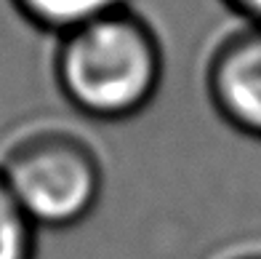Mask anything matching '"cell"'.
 Wrapping results in <instances>:
<instances>
[{
    "label": "cell",
    "instance_id": "obj_1",
    "mask_svg": "<svg viewBox=\"0 0 261 259\" xmlns=\"http://www.w3.org/2000/svg\"><path fill=\"white\" fill-rule=\"evenodd\" d=\"M51 75L72 112L96 123H123L160 93L163 40L144 14L123 6L56 35Z\"/></svg>",
    "mask_w": 261,
    "mask_h": 259
},
{
    "label": "cell",
    "instance_id": "obj_2",
    "mask_svg": "<svg viewBox=\"0 0 261 259\" xmlns=\"http://www.w3.org/2000/svg\"><path fill=\"white\" fill-rule=\"evenodd\" d=\"M0 176L38 230L83 225L107 184L93 142L59 123H38L11 136L0 150Z\"/></svg>",
    "mask_w": 261,
    "mask_h": 259
},
{
    "label": "cell",
    "instance_id": "obj_3",
    "mask_svg": "<svg viewBox=\"0 0 261 259\" xmlns=\"http://www.w3.org/2000/svg\"><path fill=\"white\" fill-rule=\"evenodd\" d=\"M203 88L224 126L261 142V25L237 21L213 43Z\"/></svg>",
    "mask_w": 261,
    "mask_h": 259
},
{
    "label": "cell",
    "instance_id": "obj_4",
    "mask_svg": "<svg viewBox=\"0 0 261 259\" xmlns=\"http://www.w3.org/2000/svg\"><path fill=\"white\" fill-rule=\"evenodd\" d=\"M8 3L30 27L56 38L101 14L128 6V0H8Z\"/></svg>",
    "mask_w": 261,
    "mask_h": 259
},
{
    "label": "cell",
    "instance_id": "obj_5",
    "mask_svg": "<svg viewBox=\"0 0 261 259\" xmlns=\"http://www.w3.org/2000/svg\"><path fill=\"white\" fill-rule=\"evenodd\" d=\"M38 232L0 176V259H35Z\"/></svg>",
    "mask_w": 261,
    "mask_h": 259
},
{
    "label": "cell",
    "instance_id": "obj_6",
    "mask_svg": "<svg viewBox=\"0 0 261 259\" xmlns=\"http://www.w3.org/2000/svg\"><path fill=\"white\" fill-rule=\"evenodd\" d=\"M221 6H227L237 21L245 25H261V0H219Z\"/></svg>",
    "mask_w": 261,
    "mask_h": 259
},
{
    "label": "cell",
    "instance_id": "obj_7",
    "mask_svg": "<svg viewBox=\"0 0 261 259\" xmlns=\"http://www.w3.org/2000/svg\"><path fill=\"white\" fill-rule=\"evenodd\" d=\"M221 259H261V249H245V251H234V254H227Z\"/></svg>",
    "mask_w": 261,
    "mask_h": 259
}]
</instances>
